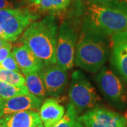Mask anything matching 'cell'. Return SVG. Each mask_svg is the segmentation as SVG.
<instances>
[{
	"mask_svg": "<svg viewBox=\"0 0 127 127\" xmlns=\"http://www.w3.org/2000/svg\"><path fill=\"white\" fill-rule=\"evenodd\" d=\"M58 25L54 14L35 21L23 32L21 42L45 66L57 64L56 47Z\"/></svg>",
	"mask_w": 127,
	"mask_h": 127,
	"instance_id": "cell-1",
	"label": "cell"
},
{
	"mask_svg": "<svg viewBox=\"0 0 127 127\" xmlns=\"http://www.w3.org/2000/svg\"><path fill=\"white\" fill-rule=\"evenodd\" d=\"M109 44L107 36L81 26L75 55V64L89 73H96L108 59Z\"/></svg>",
	"mask_w": 127,
	"mask_h": 127,
	"instance_id": "cell-2",
	"label": "cell"
},
{
	"mask_svg": "<svg viewBox=\"0 0 127 127\" xmlns=\"http://www.w3.org/2000/svg\"><path fill=\"white\" fill-rule=\"evenodd\" d=\"M82 26L105 36L127 31V11L87 1L83 8Z\"/></svg>",
	"mask_w": 127,
	"mask_h": 127,
	"instance_id": "cell-3",
	"label": "cell"
},
{
	"mask_svg": "<svg viewBox=\"0 0 127 127\" xmlns=\"http://www.w3.org/2000/svg\"><path fill=\"white\" fill-rule=\"evenodd\" d=\"M68 94L70 104L73 106L77 113L95 108L100 101V96L94 87L80 70H76L71 74Z\"/></svg>",
	"mask_w": 127,
	"mask_h": 127,
	"instance_id": "cell-4",
	"label": "cell"
},
{
	"mask_svg": "<svg viewBox=\"0 0 127 127\" xmlns=\"http://www.w3.org/2000/svg\"><path fill=\"white\" fill-rule=\"evenodd\" d=\"M39 17L37 11L26 6L0 10V26L5 33L6 40H16Z\"/></svg>",
	"mask_w": 127,
	"mask_h": 127,
	"instance_id": "cell-5",
	"label": "cell"
},
{
	"mask_svg": "<svg viewBox=\"0 0 127 127\" xmlns=\"http://www.w3.org/2000/svg\"><path fill=\"white\" fill-rule=\"evenodd\" d=\"M77 40L76 29L68 21H64L58 31L56 47L57 64L64 70L71 69L75 64Z\"/></svg>",
	"mask_w": 127,
	"mask_h": 127,
	"instance_id": "cell-6",
	"label": "cell"
},
{
	"mask_svg": "<svg viewBox=\"0 0 127 127\" xmlns=\"http://www.w3.org/2000/svg\"><path fill=\"white\" fill-rule=\"evenodd\" d=\"M84 127H127V119L104 107H96L78 117Z\"/></svg>",
	"mask_w": 127,
	"mask_h": 127,
	"instance_id": "cell-7",
	"label": "cell"
},
{
	"mask_svg": "<svg viewBox=\"0 0 127 127\" xmlns=\"http://www.w3.org/2000/svg\"><path fill=\"white\" fill-rule=\"evenodd\" d=\"M96 82L101 92L110 102L119 104L126 100V93L122 83L107 67H102L96 76Z\"/></svg>",
	"mask_w": 127,
	"mask_h": 127,
	"instance_id": "cell-8",
	"label": "cell"
},
{
	"mask_svg": "<svg viewBox=\"0 0 127 127\" xmlns=\"http://www.w3.org/2000/svg\"><path fill=\"white\" fill-rule=\"evenodd\" d=\"M67 71L57 64L44 66L39 73L48 95L57 97L63 93L68 82Z\"/></svg>",
	"mask_w": 127,
	"mask_h": 127,
	"instance_id": "cell-9",
	"label": "cell"
},
{
	"mask_svg": "<svg viewBox=\"0 0 127 127\" xmlns=\"http://www.w3.org/2000/svg\"><path fill=\"white\" fill-rule=\"evenodd\" d=\"M42 100L31 93L2 100L0 103V118L18 112L40 109Z\"/></svg>",
	"mask_w": 127,
	"mask_h": 127,
	"instance_id": "cell-10",
	"label": "cell"
},
{
	"mask_svg": "<svg viewBox=\"0 0 127 127\" xmlns=\"http://www.w3.org/2000/svg\"><path fill=\"white\" fill-rule=\"evenodd\" d=\"M11 52L23 75L39 73L45 66L40 59H38L31 50L23 43L14 47Z\"/></svg>",
	"mask_w": 127,
	"mask_h": 127,
	"instance_id": "cell-11",
	"label": "cell"
},
{
	"mask_svg": "<svg viewBox=\"0 0 127 127\" xmlns=\"http://www.w3.org/2000/svg\"><path fill=\"white\" fill-rule=\"evenodd\" d=\"M0 124L3 127H37L42 121L37 111L27 110L4 116Z\"/></svg>",
	"mask_w": 127,
	"mask_h": 127,
	"instance_id": "cell-12",
	"label": "cell"
},
{
	"mask_svg": "<svg viewBox=\"0 0 127 127\" xmlns=\"http://www.w3.org/2000/svg\"><path fill=\"white\" fill-rule=\"evenodd\" d=\"M112 62L121 75L127 81V42L116 34L112 36Z\"/></svg>",
	"mask_w": 127,
	"mask_h": 127,
	"instance_id": "cell-13",
	"label": "cell"
},
{
	"mask_svg": "<svg viewBox=\"0 0 127 127\" xmlns=\"http://www.w3.org/2000/svg\"><path fill=\"white\" fill-rule=\"evenodd\" d=\"M65 108L54 97L47 98L41 104L39 115L44 126H50L59 121L65 114Z\"/></svg>",
	"mask_w": 127,
	"mask_h": 127,
	"instance_id": "cell-14",
	"label": "cell"
},
{
	"mask_svg": "<svg viewBox=\"0 0 127 127\" xmlns=\"http://www.w3.org/2000/svg\"><path fill=\"white\" fill-rule=\"evenodd\" d=\"M25 86L27 88L29 93H31L37 97L43 100L47 93L45 85L39 73H31L24 75Z\"/></svg>",
	"mask_w": 127,
	"mask_h": 127,
	"instance_id": "cell-15",
	"label": "cell"
},
{
	"mask_svg": "<svg viewBox=\"0 0 127 127\" xmlns=\"http://www.w3.org/2000/svg\"><path fill=\"white\" fill-rule=\"evenodd\" d=\"M71 0H42L36 6V11L40 13L54 14L66 9Z\"/></svg>",
	"mask_w": 127,
	"mask_h": 127,
	"instance_id": "cell-16",
	"label": "cell"
},
{
	"mask_svg": "<svg viewBox=\"0 0 127 127\" xmlns=\"http://www.w3.org/2000/svg\"><path fill=\"white\" fill-rule=\"evenodd\" d=\"M77 112L71 104H68L63 117L52 125L45 127H82L81 123L78 121Z\"/></svg>",
	"mask_w": 127,
	"mask_h": 127,
	"instance_id": "cell-17",
	"label": "cell"
},
{
	"mask_svg": "<svg viewBox=\"0 0 127 127\" xmlns=\"http://www.w3.org/2000/svg\"><path fill=\"white\" fill-rule=\"evenodd\" d=\"M28 93H29V92L25 85L13 86L4 82L0 81V97L2 100Z\"/></svg>",
	"mask_w": 127,
	"mask_h": 127,
	"instance_id": "cell-18",
	"label": "cell"
},
{
	"mask_svg": "<svg viewBox=\"0 0 127 127\" xmlns=\"http://www.w3.org/2000/svg\"><path fill=\"white\" fill-rule=\"evenodd\" d=\"M0 81L13 86H23L25 77L20 72L0 68Z\"/></svg>",
	"mask_w": 127,
	"mask_h": 127,
	"instance_id": "cell-19",
	"label": "cell"
},
{
	"mask_svg": "<svg viewBox=\"0 0 127 127\" xmlns=\"http://www.w3.org/2000/svg\"><path fill=\"white\" fill-rule=\"evenodd\" d=\"M87 1L92 4L127 11V0H87Z\"/></svg>",
	"mask_w": 127,
	"mask_h": 127,
	"instance_id": "cell-20",
	"label": "cell"
},
{
	"mask_svg": "<svg viewBox=\"0 0 127 127\" xmlns=\"http://www.w3.org/2000/svg\"><path fill=\"white\" fill-rule=\"evenodd\" d=\"M0 68L17 72H20L21 71L12 52H11L6 59H4L1 62H0Z\"/></svg>",
	"mask_w": 127,
	"mask_h": 127,
	"instance_id": "cell-21",
	"label": "cell"
},
{
	"mask_svg": "<svg viewBox=\"0 0 127 127\" xmlns=\"http://www.w3.org/2000/svg\"><path fill=\"white\" fill-rule=\"evenodd\" d=\"M26 0H0V10L26 6Z\"/></svg>",
	"mask_w": 127,
	"mask_h": 127,
	"instance_id": "cell-22",
	"label": "cell"
},
{
	"mask_svg": "<svg viewBox=\"0 0 127 127\" xmlns=\"http://www.w3.org/2000/svg\"><path fill=\"white\" fill-rule=\"evenodd\" d=\"M12 48V45L10 42H7L3 47L0 48V62H1L4 59H6L9 54L11 52V50Z\"/></svg>",
	"mask_w": 127,
	"mask_h": 127,
	"instance_id": "cell-23",
	"label": "cell"
},
{
	"mask_svg": "<svg viewBox=\"0 0 127 127\" xmlns=\"http://www.w3.org/2000/svg\"><path fill=\"white\" fill-rule=\"evenodd\" d=\"M42 1V0H29V2H30L32 5H34V6H36L37 5L40 4V3Z\"/></svg>",
	"mask_w": 127,
	"mask_h": 127,
	"instance_id": "cell-24",
	"label": "cell"
},
{
	"mask_svg": "<svg viewBox=\"0 0 127 127\" xmlns=\"http://www.w3.org/2000/svg\"><path fill=\"white\" fill-rule=\"evenodd\" d=\"M119 35H120V36L122 37L123 39H124L125 40L127 41V31L124 32H120V33H119Z\"/></svg>",
	"mask_w": 127,
	"mask_h": 127,
	"instance_id": "cell-25",
	"label": "cell"
},
{
	"mask_svg": "<svg viewBox=\"0 0 127 127\" xmlns=\"http://www.w3.org/2000/svg\"><path fill=\"white\" fill-rule=\"evenodd\" d=\"M0 37H1V38H3V39H4V40H6V37L5 35V33L4 32V31L2 30L1 26H0Z\"/></svg>",
	"mask_w": 127,
	"mask_h": 127,
	"instance_id": "cell-26",
	"label": "cell"
},
{
	"mask_svg": "<svg viewBox=\"0 0 127 127\" xmlns=\"http://www.w3.org/2000/svg\"><path fill=\"white\" fill-rule=\"evenodd\" d=\"M8 42L7 40H4V39H3V38L0 37V48H1V47H3V46L5 44H6V42Z\"/></svg>",
	"mask_w": 127,
	"mask_h": 127,
	"instance_id": "cell-27",
	"label": "cell"
},
{
	"mask_svg": "<svg viewBox=\"0 0 127 127\" xmlns=\"http://www.w3.org/2000/svg\"><path fill=\"white\" fill-rule=\"evenodd\" d=\"M37 127H44L42 126V124H40V125H38Z\"/></svg>",
	"mask_w": 127,
	"mask_h": 127,
	"instance_id": "cell-28",
	"label": "cell"
},
{
	"mask_svg": "<svg viewBox=\"0 0 127 127\" xmlns=\"http://www.w3.org/2000/svg\"><path fill=\"white\" fill-rule=\"evenodd\" d=\"M1 100H2V99H1V98L0 97V103H1Z\"/></svg>",
	"mask_w": 127,
	"mask_h": 127,
	"instance_id": "cell-29",
	"label": "cell"
},
{
	"mask_svg": "<svg viewBox=\"0 0 127 127\" xmlns=\"http://www.w3.org/2000/svg\"><path fill=\"white\" fill-rule=\"evenodd\" d=\"M0 127H3L2 126H1V124H0Z\"/></svg>",
	"mask_w": 127,
	"mask_h": 127,
	"instance_id": "cell-30",
	"label": "cell"
},
{
	"mask_svg": "<svg viewBox=\"0 0 127 127\" xmlns=\"http://www.w3.org/2000/svg\"></svg>",
	"mask_w": 127,
	"mask_h": 127,
	"instance_id": "cell-31",
	"label": "cell"
}]
</instances>
